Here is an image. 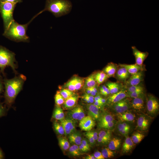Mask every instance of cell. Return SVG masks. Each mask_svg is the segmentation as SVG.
Segmentation results:
<instances>
[{"label":"cell","mask_w":159,"mask_h":159,"mask_svg":"<svg viewBox=\"0 0 159 159\" xmlns=\"http://www.w3.org/2000/svg\"><path fill=\"white\" fill-rule=\"evenodd\" d=\"M97 94L93 90L92 87H91V90L90 95L93 96H95L97 95Z\"/></svg>","instance_id":"6125c7cd"},{"label":"cell","mask_w":159,"mask_h":159,"mask_svg":"<svg viewBox=\"0 0 159 159\" xmlns=\"http://www.w3.org/2000/svg\"><path fill=\"white\" fill-rule=\"evenodd\" d=\"M118 66L125 68L131 74H135L140 70H145V67L143 65L140 66L136 63L131 64H119Z\"/></svg>","instance_id":"d6986e66"},{"label":"cell","mask_w":159,"mask_h":159,"mask_svg":"<svg viewBox=\"0 0 159 159\" xmlns=\"http://www.w3.org/2000/svg\"><path fill=\"white\" fill-rule=\"evenodd\" d=\"M93 155L96 159H105V158L102 155V153L99 151H96L94 153Z\"/></svg>","instance_id":"c3c4849f"},{"label":"cell","mask_w":159,"mask_h":159,"mask_svg":"<svg viewBox=\"0 0 159 159\" xmlns=\"http://www.w3.org/2000/svg\"><path fill=\"white\" fill-rule=\"evenodd\" d=\"M144 70H140L137 72L131 74L125 83V86L128 87L137 85L144 80Z\"/></svg>","instance_id":"30bf717a"},{"label":"cell","mask_w":159,"mask_h":159,"mask_svg":"<svg viewBox=\"0 0 159 159\" xmlns=\"http://www.w3.org/2000/svg\"><path fill=\"white\" fill-rule=\"evenodd\" d=\"M145 94L144 91H138L133 92H127V97L133 98L142 96Z\"/></svg>","instance_id":"ab89813d"},{"label":"cell","mask_w":159,"mask_h":159,"mask_svg":"<svg viewBox=\"0 0 159 159\" xmlns=\"http://www.w3.org/2000/svg\"><path fill=\"white\" fill-rule=\"evenodd\" d=\"M91 90V87H87L86 89V93L88 94H90Z\"/></svg>","instance_id":"91938a15"},{"label":"cell","mask_w":159,"mask_h":159,"mask_svg":"<svg viewBox=\"0 0 159 159\" xmlns=\"http://www.w3.org/2000/svg\"><path fill=\"white\" fill-rule=\"evenodd\" d=\"M1 78L0 76V96L1 94L2 91L3 89V86Z\"/></svg>","instance_id":"680465c9"},{"label":"cell","mask_w":159,"mask_h":159,"mask_svg":"<svg viewBox=\"0 0 159 159\" xmlns=\"http://www.w3.org/2000/svg\"><path fill=\"white\" fill-rule=\"evenodd\" d=\"M26 80V77L21 74L12 79H5L4 80L5 102L8 107H10L13 104L17 95L21 90Z\"/></svg>","instance_id":"6da1fadb"},{"label":"cell","mask_w":159,"mask_h":159,"mask_svg":"<svg viewBox=\"0 0 159 159\" xmlns=\"http://www.w3.org/2000/svg\"><path fill=\"white\" fill-rule=\"evenodd\" d=\"M80 150L81 152H86L89 150L82 143L78 145Z\"/></svg>","instance_id":"816d5d0a"},{"label":"cell","mask_w":159,"mask_h":159,"mask_svg":"<svg viewBox=\"0 0 159 159\" xmlns=\"http://www.w3.org/2000/svg\"><path fill=\"white\" fill-rule=\"evenodd\" d=\"M15 54L4 47L0 45V69L1 72L4 74L5 68L10 66L16 73Z\"/></svg>","instance_id":"277c9868"},{"label":"cell","mask_w":159,"mask_h":159,"mask_svg":"<svg viewBox=\"0 0 159 159\" xmlns=\"http://www.w3.org/2000/svg\"><path fill=\"white\" fill-rule=\"evenodd\" d=\"M55 101L57 106L63 104L64 102V99L60 94L59 91H57L55 96Z\"/></svg>","instance_id":"60d3db41"},{"label":"cell","mask_w":159,"mask_h":159,"mask_svg":"<svg viewBox=\"0 0 159 159\" xmlns=\"http://www.w3.org/2000/svg\"><path fill=\"white\" fill-rule=\"evenodd\" d=\"M4 158V156L3 153L0 148V159H3Z\"/></svg>","instance_id":"e7e4bbea"},{"label":"cell","mask_w":159,"mask_h":159,"mask_svg":"<svg viewBox=\"0 0 159 159\" xmlns=\"http://www.w3.org/2000/svg\"><path fill=\"white\" fill-rule=\"evenodd\" d=\"M72 7V4L69 0H47L44 9L40 12L42 13L48 11L58 17L69 13Z\"/></svg>","instance_id":"3957f363"},{"label":"cell","mask_w":159,"mask_h":159,"mask_svg":"<svg viewBox=\"0 0 159 159\" xmlns=\"http://www.w3.org/2000/svg\"><path fill=\"white\" fill-rule=\"evenodd\" d=\"M113 111L117 114L127 111L131 108L130 100L126 97L111 105Z\"/></svg>","instance_id":"52a82bcc"},{"label":"cell","mask_w":159,"mask_h":159,"mask_svg":"<svg viewBox=\"0 0 159 159\" xmlns=\"http://www.w3.org/2000/svg\"><path fill=\"white\" fill-rule=\"evenodd\" d=\"M80 121L79 126L80 128L87 132L91 130L95 125L94 120L88 115L85 116Z\"/></svg>","instance_id":"4fadbf2b"},{"label":"cell","mask_w":159,"mask_h":159,"mask_svg":"<svg viewBox=\"0 0 159 159\" xmlns=\"http://www.w3.org/2000/svg\"><path fill=\"white\" fill-rule=\"evenodd\" d=\"M84 81L83 78L76 77L75 88V90L77 91L80 89L84 84Z\"/></svg>","instance_id":"7bdbcfd3"},{"label":"cell","mask_w":159,"mask_h":159,"mask_svg":"<svg viewBox=\"0 0 159 159\" xmlns=\"http://www.w3.org/2000/svg\"><path fill=\"white\" fill-rule=\"evenodd\" d=\"M131 48L133 54L135 58V63L140 66L143 65V63L148 57L149 53L147 52H141L135 46H132Z\"/></svg>","instance_id":"9a60e30c"},{"label":"cell","mask_w":159,"mask_h":159,"mask_svg":"<svg viewBox=\"0 0 159 159\" xmlns=\"http://www.w3.org/2000/svg\"><path fill=\"white\" fill-rule=\"evenodd\" d=\"M89 151L90 149V145L87 139L83 138L82 139L81 143Z\"/></svg>","instance_id":"7dc6e473"},{"label":"cell","mask_w":159,"mask_h":159,"mask_svg":"<svg viewBox=\"0 0 159 159\" xmlns=\"http://www.w3.org/2000/svg\"><path fill=\"white\" fill-rule=\"evenodd\" d=\"M22 1V0H0V2H10L16 4L21 3Z\"/></svg>","instance_id":"db71d44e"},{"label":"cell","mask_w":159,"mask_h":159,"mask_svg":"<svg viewBox=\"0 0 159 159\" xmlns=\"http://www.w3.org/2000/svg\"><path fill=\"white\" fill-rule=\"evenodd\" d=\"M94 105L97 106L99 109L102 108L103 105L100 102L95 101L93 103Z\"/></svg>","instance_id":"11a10c76"},{"label":"cell","mask_w":159,"mask_h":159,"mask_svg":"<svg viewBox=\"0 0 159 159\" xmlns=\"http://www.w3.org/2000/svg\"><path fill=\"white\" fill-rule=\"evenodd\" d=\"M92 88L93 90L97 94L98 92V91L96 86L93 87H92Z\"/></svg>","instance_id":"03108f58"},{"label":"cell","mask_w":159,"mask_h":159,"mask_svg":"<svg viewBox=\"0 0 159 159\" xmlns=\"http://www.w3.org/2000/svg\"><path fill=\"white\" fill-rule=\"evenodd\" d=\"M110 140L109 139L99 136H98L97 140V142L99 143L103 144H106L108 143Z\"/></svg>","instance_id":"f6af8a7d"},{"label":"cell","mask_w":159,"mask_h":159,"mask_svg":"<svg viewBox=\"0 0 159 159\" xmlns=\"http://www.w3.org/2000/svg\"><path fill=\"white\" fill-rule=\"evenodd\" d=\"M122 122V124L124 127L126 129L130 131V127L129 124L126 122Z\"/></svg>","instance_id":"9f6ffc18"},{"label":"cell","mask_w":159,"mask_h":159,"mask_svg":"<svg viewBox=\"0 0 159 159\" xmlns=\"http://www.w3.org/2000/svg\"><path fill=\"white\" fill-rule=\"evenodd\" d=\"M130 102L131 108L136 112H141L145 108V94L136 98H131Z\"/></svg>","instance_id":"9c48e42d"},{"label":"cell","mask_w":159,"mask_h":159,"mask_svg":"<svg viewBox=\"0 0 159 159\" xmlns=\"http://www.w3.org/2000/svg\"><path fill=\"white\" fill-rule=\"evenodd\" d=\"M6 109L2 104L0 102V117L5 115L6 113Z\"/></svg>","instance_id":"681fc988"},{"label":"cell","mask_w":159,"mask_h":159,"mask_svg":"<svg viewBox=\"0 0 159 159\" xmlns=\"http://www.w3.org/2000/svg\"><path fill=\"white\" fill-rule=\"evenodd\" d=\"M68 139L70 143L78 145L81 144L82 139L81 133L76 131L69 135Z\"/></svg>","instance_id":"cb8c5ba5"},{"label":"cell","mask_w":159,"mask_h":159,"mask_svg":"<svg viewBox=\"0 0 159 159\" xmlns=\"http://www.w3.org/2000/svg\"><path fill=\"white\" fill-rule=\"evenodd\" d=\"M100 87L106 93L107 95H108L110 94V91L108 88L105 85H102Z\"/></svg>","instance_id":"f5cc1de1"},{"label":"cell","mask_w":159,"mask_h":159,"mask_svg":"<svg viewBox=\"0 0 159 159\" xmlns=\"http://www.w3.org/2000/svg\"><path fill=\"white\" fill-rule=\"evenodd\" d=\"M60 121V123L64 128L65 135H69L75 131V123L74 120L68 116Z\"/></svg>","instance_id":"ba28073f"},{"label":"cell","mask_w":159,"mask_h":159,"mask_svg":"<svg viewBox=\"0 0 159 159\" xmlns=\"http://www.w3.org/2000/svg\"><path fill=\"white\" fill-rule=\"evenodd\" d=\"M99 122L98 124H102L111 121H114L115 119L113 116L110 114H105L100 116L99 119Z\"/></svg>","instance_id":"4dcf8cb0"},{"label":"cell","mask_w":159,"mask_h":159,"mask_svg":"<svg viewBox=\"0 0 159 159\" xmlns=\"http://www.w3.org/2000/svg\"><path fill=\"white\" fill-rule=\"evenodd\" d=\"M52 117L53 118L59 120L64 118V114L63 111L59 106H56L55 108Z\"/></svg>","instance_id":"4316f807"},{"label":"cell","mask_w":159,"mask_h":159,"mask_svg":"<svg viewBox=\"0 0 159 159\" xmlns=\"http://www.w3.org/2000/svg\"><path fill=\"white\" fill-rule=\"evenodd\" d=\"M150 117L148 115L144 114L140 115L137 120L136 129L141 131H147L150 123Z\"/></svg>","instance_id":"8fae6325"},{"label":"cell","mask_w":159,"mask_h":159,"mask_svg":"<svg viewBox=\"0 0 159 159\" xmlns=\"http://www.w3.org/2000/svg\"><path fill=\"white\" fill-rule=\"evenodd\" d=\"M127 97V90L125 87L119 92L111 95L107 100L106 102L110 106Z\"/></svg>","instance_id":"7c38bea8"},{"label":"cell","mask_w":159,"mask_h":159,"mask_svg":"<svg viewBox=\"0 0 159 159\" xmlns=\"http://www.w3.org/2000/svg\"><path fill=\"white\" fill-rule=\"evenodd\" d=\"M127 92H133L138 91H144V87L141 84L130 86L126 88Z\"/></svg>","instance_id":"d6a6232c"},{"label":"cell","mask_w":159,"mask_h":159,"mask_svg":"<svg viewBox=\"0 0 159 159\" xmlns=\"http://www.w3.org/2000/svg\"><path fill=\"white\" fill-rule=\"evenodd\" d=\"M84 158L85 159H96L93 155L92 154L88 155L85 157Z\"/></svg>","instance_id":"6f0895ef"},{"label":"cell","mask_w":159,"mask_h":159,"mask_svg":"<svg viewBox=\"0 0 159 159\" xmlns=\"http://www.w3.org/2000/svg\"><path fill=\"white\" fill-rule=\"evenodd\" d=\"M119 66L113 62L109 63L104 68L102 71L106 74L109 77H114L115 73L118 67Z\"/></svg>","instance_id":"ffe728a7"},{"label":"cell","mask_w":159,"mask_h":159,"mask_svg":"<svg viewBox=\"0 0 159 159\" xmlns=\"http://www.w3.org/2000/svg\"><path fill=\"white\" fill-rule=\"evenodd\" d=\"M58 140L59 145L62 150H66L69 149L70 147L69 143L66 138L60 137Z\"/></svg>","instance_id":"83f0119b"},{"label":"cell","mask_w":159,"mask_h":159,"mask_svg":"<svg viewBox=\"0 0 159 159\" xmlns=\"http://www.w3.org/2000/svg\"><path fill=\"white\" fill-rule=\"evenodd\" d=\"M98 125L99 127L101 128L110 130L114 128L115 126V122L114 121H111L102 124H98Z\"/></svg>","instance_id":"8d00e7d4"},{"label":"cell","mask_w":159,"mask_h":159,"mask_svg":"<svg viewBox=\"0 0 159 159\" xmlns=\"http://www.w3.org/2000/svg\"><path fill=\"white\" fill-rule=\"evenodd\" d=\"M54 128L58 134L62 135L64 134V131L63 127L60 123L55 121L53 123Z\"/></svg>","instance_id":"d590c367"},{"label":"cell","mask_w":159,"mask_h":159,"mask_svg":"<svg viewBox=\"0 0 159 159\" xmlns=\"http://www.w3.org/2000/svg\"><path fill=\"white\" fill-rule=\"evenodd\" d=\"M134 143L131 138L127 136L122 145V151L123 153H127L130 152L133 148Z\"/></svg>","instance_id":"603a6c76"},{"label":"cell","mask_w":159,"mask_h":159,"mask_svg":"<svg viewBox=\"0 0 159 159\" xmlns=\"http://www.w3.org/2000/svg\"><path fill=\"white\" fill-rule=\"evenodd\" d=\"M119 82H114L109 81L107 82L105 85L109 89L110 94L115 93L123 88L125 85Z\"/></svg>","instance_id":"ac0fdd59"},{"label":"cell","mask_w":159,"mask_h":159,"mask_svg":"<svg viewBox=\"0 0 159 159\" xmlns=\"http://www.w3.org/2000/svg\"><path fill=\"white\" fill-rule=\"evenodd\" d=\"M98 136L106 138L110 140L111 137V133L109 130H102L98 134Z\"/></svg>","instance_id":"b9f144b4"},{"label":"cell","mask_w":159,"mask_h":159,"mask_svg":"<svg viewBox=\"0 0 159 159\" xmlns=\"http://www.w3.org/2000/svg\"><path fill=\"white\" fill-rule=\"evenodd\" d=\"M100 101L101 103L104 105V104H105L107 100L102 97L100 99Z\"/></svg>","instance_id":"94428289"},{"label":"cell","mask_w":159,"mask_h":159,"mask_svg":"<svg viewBox=\"0 0 159 159\" xmlns=\"http://www.w3.org/2000/svg\"><path fill=\"white\" fill-rule=\"evenodd\" d=\"M101 153L105 158H111L114 156V152L108 148H104L102 150Z\"/></svg>","instance_id":"e575fe53"},{"label":"cell","mask_w":159,"mask_h":159,"mask_svg":"<svg viewBox=\"0 0 159 159\" xmlns=\"http://www.w3.org/2000/svg\"><path fill=\"white\" fill-rule=\"evenodd\" d=\"M144 137L145 135L143 134L136 132L132 135L131 138L134 144H138L141 141Z\"/></svg>","instance_id":"1f68e13d"},{"label":"cell","mask_w":159,"mask_h":159,"mask_svg":"<svg viewBox=\"0 0 159 159\" xmlns=\"http://www.w3.org/2000/svg\"><path fill=\"white\" fill-rule=\"evenodd\" d=\"M131 75L125 68L119 66L114 77L118 82L125 84Z\"/></svg>","instance_id":"5bb4252c"},{"label":"cell","mask_w":159,"mask_h":159,"mask_svg":"<svg viewBox=\"0 0 159 159\" xmlns=\"http://www.w3.org/2000/svg\"><path fill=\"white\" fill-rule=\"evenodd\" d=\"M68 116L74 120H80L85 116L84 111L81 107H77L68 113Z\"/></svg>","instance_id":"2e32d148"},{"label":"cell","mask_w":159,"mask_h":159,"mask_svg":"<svg viewBox=\"0 0 159 159\" xmlns=\"http://www.w3.org/2000/svg\"><path fill=\"white\" fill-rule=\"evenodd\" d=\"M85 97L89 101L90 104H93L95 100H94V96H93L90 94H88L86 93L84 95Z\"/></svg>","instance_id":"f907efd6"},{"label":"cell","mask_w":159,"mask_h":159,"mask_svg":"<svg viewBox=\"0 0 159 159\" xmlns=\"http://www.w3.org/2000/svg\"><path fill=\"white\" fill-rule=\"evenodd\" d=\"M88 115L94 120H99L101 115L100 109L93 104H89L87 105Z\"/></svg>","instance_id":"e0dca14e"},{"label":"cell","mask_w":159,"mask_h":159,"mask_svg":"<svg viewBox=\"0 0 159 159\" xmlns=\"http://www.w3.org/2000/svg\"><path fill=\"white\" fill-rule=\"evenodd\" d=\"M76 78V77L72 78L65 84V87L72 91H76L75 84Z\"/></svg>","instance_id":"836d02e7"},{"label":"cell","mask_w":159,"mask_h":159,"mask_svg":"<svg viewBox=\"0 0 159 159\" xmlns=\"http://www.w3.org/2000/svg\"><path fill=\"white\" fill-rule=\"evenodd\" d=\"M93 75L97 84L99 85L102 83L109 77L102 71L96 72Z\"/></svg>","instance_id":"d4e9b609"},{"label":"cell","mask_w":159,"mask_h":159,"mask_svg":"<svg viewBox=\"0 0 159 159\" xmlns=\"http://www.w3.org/2000/svg\"><path fill=\"white\" fill-rule=\"evenodd\" d=\"M108 148L112 150L118 149L120 147L121 143L120 139L114 138L110 140L109 142Z\"/></svg>","instance_id":"484cf974"},{"label":"cell","mask_w":159,"mask_h":159,"mask_svg":"<svg viewBox=\"0 0 159 159\" xmlns=\"http://www.w3.org/2000/svg\"><path fill=\"white\" fill-rule=\"evenodd\" d=\"M146 107L147 112L150 117L155 116L159 110V103L157 99L151 94L146 96Z\"/></svg>","instance_id":"8992f818"},{"label":"cell","mask_w":159,"mask_h":159,"mask_svg":"<svg viewBox=\"0 0 159 159\" xmlns=\"http://www.w3.org/2000/svg\"><path fill=\"white\" fill-rule=\"evenodd\" d=\"M59 92L65 100L74 94L73 92L67 88L62 89Z\"/></svg>","instance_id":"f35d334b"},{"label":"cell","mask_w":159,"mask_h":159,"mask_svg":"<svg viewBox=\"0 0 159 159\" xmlns=\"http://www.w3.org/2000/svg\"><path fill=\"white\" fill-rule=\"evenodd\" d=\"M117 116L119 120L122 122H132L135 118V114L128 111L117 114Z\"/></svg>","instance_id":"44dd1931"},{"label":"cell","mask_w":159,"mask_h":159,"mask_svg":"<svg viewBox=\"0 0 159 159\" xmlns=\"http://www.w3.org/2000/svg\"><path fill=\"white\" fill-rule=\"evenodd\" d=\"M16 4L10 2H0V13L3 21L4 31L14 20L13 14Z\"/></svg>","instance_id":"5b68a950"},{"label":"cell","mask_w":159,"mask_h":159,"mask_svg":"<svg viewBox=\"0 0 159 159\" xmlns=\"http://www.w3.org/2000/svg\"><path fill=\"white\" fill-rule=\"evenodd\" d=\"M117 128L118 132L122 135L125 137L128 135L130 131L124 127L121 121H120L118 123L117 125Z\"/></svg>","instance_id":"74e56055"},{"label":"cell","mask_w":159,"mask_h":159,"mask_svg":"<svg viewBox=\"0 0 159 159\" xmlns=\"http://www.w3.org/2000/svg\"><path fill=\"white\" fill-rule=\"evenodd\" d=\"M69 153L73 156H76L82 155V153L80 150L78 145L74 144L69 148Z\"/></svg>","instance_id":"f546056e"},{"label":"cell","mask_w":159,"mask_h":159,"mask_svg":"<svg viewBox=\"0 0 159 159\" xmlns=\"http://www.w3.org/2000/svg\"><path fill=\"white\" fill-rule=\"evenodd\" d=\"M82 99L85 102H87L88 104H90L89 101L87 99L85 96H83L82 97Z\"/></svg>","instance_id":"be15d7a7"},{"label":"cell","mask_w":159,"mask_h":159,"mask_svg":"<svg viewBox=\"0 0 159 159\" xmlns=\"http://www.w3.org/2000/svg\"><path fill=\"white\" fill-rule=\"evenodd\" d=\"M96 84L93 74L90 75L85 79V84L87 88L93 87L96 86Z\"/></svg>","instance_id":"f1b7e54d"},{"label":"cell","mask_w":159,"mask_h":159,"mask_svg":"<svg viewBox=\"0 0 159 159\" xmlns=\"http://www.w3.org/2000/svg\"><path fill=\"white\" fill-rule=\"evenodd\" d=\"M79 99V96L74 94L65 100L64 107L65 109H69L73 107L76 104Z\"/></svg>","instance_id":"7402d4cb"},{"label":"cell","mask_w":159,"mask_h":159,"mask_svg":"<svg viewBox=\"0 0 159 159\" xmlns=\"http://www.w3.org/2000/svg\"><path fill=\"white\" fill-rule=\"evenodd\" d=\"M39 13L35 15L30 21L24 24H19L15 20L12 21L7 30L4 31L3 35L9 39L16 42H28L29 37L26 31L28 25Z\"/></svg>","instance_id":"7a4b0ae2"},{"label":"cell","mask_w":159,"mask_h":159,"mask_svg":"<svg viewBox=\"0 0 159 159\" xmlns=\"http://www.w3.org/2000/svg\"><path fill=\"white\" fill-rule=\"evenodd\" d=\"M85 137L87 138L90 145H94L96 141L94 140L93 138L91 135L87 134L86 133H85Z\"/></svg>","instance_id":"ee69618b"},{"label":"cell","mask_w":159,"mask_h":159,"mask_svg":"<svg viewBox=\"0 0 159 159\" xmlns=\"http://www.w3.org/2000/svg\"><path fill=\"white\" fill-rule=\"evenodd\" d=\"M86 133L92 136L96 141L97 140L98 136V133L97 131L91 130L87 131Z\"/></svg>","instance_id":"bcb514c9"}]
</instances>
